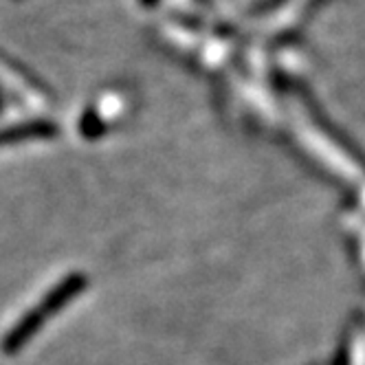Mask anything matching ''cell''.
<instances>
[{"label": "cell", "mask_w": 365, "mask_h": 365, "mask_svg": "<svg viewBox=\"0 0 365 365\" xmlns=\"http://www.w3.org/2000/svg\"><path fill=\"white\" fill-rule=\"evenodd\" d=\"M58 137V125L46 119H34L16 123L9 128L0 130V145H11L20 141H31V139H53Z\"/></svg>", "instance_id": "obj_3"}, {"label": "cell", "mask_w": 365, "mask_h": 365, "mask_svg": "<svg viewBox=\"0 0 365 365\" xmlns=\"http://www.w3.org/2000/svg\"><path fill=\"white\" fill-rule=\"evenodd\" d=\"M198 3H202V5H210V3H212V0H198Z\"/></svg>", "instance_id": "obj_7"}, {"label": "cell", "mask_w": 365, "mask_h": 365, "mask_svg": "<svg viewBox=\"0 0 365 365\" xmlns=\"http://www.w3.org/2000/svg\"><path fill=\"white\" fill-rule=\"evenodd\" d=\"M80 130H82V137L84 139H97V137H101L103 133H106V123H103L97 117V113L86 110L84 117H82V121H80Z\"/></svg>", "instance_id": "obj_4"}, {"label": "cell", "mask_w": 365, "mask_h": 365, "mask_svg": "<svg viewBox=\"0 0 365 365\" xmlns=\"http://www.w3.org/2000/svg\"><path fill=\"white\" fill-rule=\"evenodd\" d=\"M88 286V279L84 273H71L66 275L58 286H53L38 306H34L27 315H24L3 339V344H0V350L5 354H16L20 352L24 346L29 344V339L42 330L44 322L48 317L58 315V312L68 304L73 302L75 297H80L84 293V289Z\"/></svg>", "instance_id": "obj_1"}, {"label": "cell", "mask_w": 365, "mask_h": 365, "mask_svg": "<svg viewBox=\"0 0 365 365\" xmlns=\"http://www.w3.org/2000/svg\"><path fill=\"white\" fill-rule=\"evenodd\" d=\"M304 101H306V106H308V110H310V115H312V119H315L322 128H324V133L332 139V141H336L339 145H341L350 156H352V159H356V163L365 170V152L344 133V130L341 128H339V125H334L328 117H326V113L317 106V103H315V99H312V95L310 93H306L304 95Z\"/></svg>", "instance_id": "obj_2"}, {"label": "cell", "mask_w": 365, "mask_h": 365, "mask_svg": "<svg viewBox=\"0 0 365 365\" xmlns=\"http://www.w3.org/2000/svg\"><path fill=\"white\" fill-rule=\"evenodd\" d=\"M284 3V0H259V3L253 7V16H262V14H267V11H273V9H277L279 5Z\"/></svg>", "instance_id": "obj_5"}, {"label": "cell", "mask_w": 365, "mask_h": 365, "mask_svg": "<svg viewBox=\"0 0 365 365\" xmlns=\"http://www.w3.org/2000/svg\"><path fill=\"white\" fill-rule=\"evenodd\" d=\"M0 113H3V97H0Z\"/></svg>", "instance_id": "obj_8"}, {"label": "cell", "mask_w": 365, "mask_h": 365, "mask_svg": "<svg viewBox=\"0 0 365 365\" xmlns=\"http://www.w3.org/2000/svg\"><path fill=\"white\" fill-rule=\"evenodd\" d=\"M141 3H143L145 7H154L156 3H159V0H141Z\"/></svg>", "instance_id": "obj_6"}]
</instances>
